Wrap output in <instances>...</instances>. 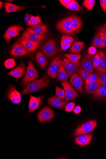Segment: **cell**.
I'll return each mask as SVG.
<instances>
[{"mask_svg":"<svg viewBox=\"0 0 106 159\" xmlns=\"http://www.w3.org/2000/svg\"><path fill=\"white\" fill-rule=\"evenodd\" d=\"M50 81L48 76L45 75L40 79L29 83L22 92L23 94L26 95L40 90L49 84Z\"/></svg>","mask_w":106,"mask_h":159,"instance_id":"obj_1","label":"cell"},{"mask_svg":"<svg viewBox=\"0 0 106 159\" xmlns=\"http://www.w3.org/2000/svg\"><path fill=\"white\" fill-rule=\"evenodd\" d=\"M39 77L38 72L32 62L29 61L25 75L21 83L23 88H24L28 83L36 80Z\"/></svg>","mask_w":106,"mask_h":159,"instance_id":"obj_2","label":"cell"},{"mask_svg":"<svg viewBox=\"0 0 106 159\" xmlns=\"http://www.w3.org/2000/svg\"><path fill=\"white\" fill-rule=\"evenodd\" d=\"M38 49L42 51L48 60L54 57L58 50L56 43L53 39L41 45Z\"/></svg>","mask_w":106,"mask_h":159,"instance_id":"obj_3","label":"cell"},{"mask_svg":"<svg viewBox=\"0 0 106 159\" xmlns=\"http://www.w3.org/2000/svg\"><path fill=\"white\" fill-rule=\"evenodd\" d=\"M97 125L95 120H90L81 125L76 129L74 136L77 137L80 135L92 132Z\"/></svg>","mask_w":106,"mask_h":159,"instance_id":"obj_4","label":"cell"},{"mask_svg":"<svg viewBox=\"0 0 106 159\" xmlns=\"http://www.w3.org/2000/svg\"><path fill=\"white\" fill-rule=\"evenodd\" d=\"M62 61V55H58L52 61L47 70V74L50 77L53 79L56 78Z\"/></svg>","mask_w":106,"mask_h":159,"instance_id":"obj_5","label":"cell"},{"mask_svg":"<svg viewBox=\"0 0 106 159\" xmlns=\"http://www.w3.org/2000/svg\"><path fill=\"white\" fill-rule=\"evenodd\" d=\"M63 64L69 77L74 73H78L79 70L81 69V62L79 63H74L66 57H64Z\"/></svg>","mask_w":106,"mask_h":159,"instance_id":"obj_6","label":"cell"},{"mask_svg":"<svg viewBox=\"0 0 106 159\" xmlns=\"http://www.w3.org/2000/svg\"><path fill=\"white\" fill-rule=\"evenodd\" d=\"M56 27L57 30L62 34H74L73 29L68 17L58 22Z\"/></svg>","mask_w":106,"mask_h":159,"instance_id":"obj_7","label":"cell"},{"mask_svg":"<svg viewBox=\"0 0 106 159\" xmlns=\"http://www.w3.org/2000/svg\"><path fill=\"white\" fill-rule=\"evenodd\" d=\"M54 117V114L52 109L48 106L44 107L39 112L38 118L41 123L49 122Z\"/></svg>","mask_w":106,"mask_h":159,"instance_id":"obj_8","label":"cell"},{"mask_svg":"<svg viewBox=\"0 0 106 159\" xmlns=\"http://www.w3.org/2000/svg\"><path fill=\"white\" fill-rule=\"evenodd\" d=\"M24 30V27L20 25H14L10 27L4 34L5 40L8 44L11 39L20 35V32Z\"/></svg>","mask_w":106,"mask_h":159,"instance_id":"obj_9","label":"cell"},{"mask_svg":"<svg viewBox=\"0 0 106 159\" xmlns=\"http://www.w3.org/2000/svg\"><path fill=\"white\" fill-rule=\"evenodd\" d=\"M62 84L65 91V98L67 103L79 96V94L75 91L67 81H63Z\"/></svg>","mask_w":106,"mask_h":159,"instance_id":"obj_10","label":"cell"},{"mask_svg":"<svg viewBox=\"0 0 106 159\" xmlns=\"http://www.w3.org/2000/svg\"><path fill=\"white\" fill-rule=\"evenodd\" d=\"M30 52L23 45L19 40L13 45L11 54V55L14 56H21L27 55Z\"/></svg>","mask_w":106,"mask_h":159,"instance_id":"obj_11","label":"cell"},{"mask_svg":"<svg viewBox=\"0 0 106 159\" xmlns=\"http://www.w3.org/2000/svg\"><path fill=\"white\" fill-rule=\"evenodd\" d=\"M25 31L28 33L41 36H45L49 32L47 26L42 23L34 26H30L26 29Z\"/></svg>","mask_w":106,"mask_h":159,"instance_id":"obj_12","label":"cell"},{"mask_svg":"<svg viewBox=\"0 0 106 159\" xmlns=\"http://www.w3.org/2000/svg\"><path fill=\"white\" fill-rule=\"evenodd\" d=\"M7 96V98L11 100L14 104H18L21 102V94L16 90L14 86L12 85L10 86Z\"/></svg>","mask_w":106,"mask_h":159,"instance_id":"obj_13","label":"cell"},{"mask_svg":"<svg viewBox=\"0 0 106 159\" xmlns=\"http://www.w3.org/2000/svg\"><path fill=\"white\" fill-rule=\"evenodd\" d=\"M69 82L75 89L81 93H83V80L79 75L76 73L72 74Z\"/></svg>","mask_w":106,"mask_h":159,"instance_id":"obj_14","label":"cell"},{"mask_svg":"<svg viewBox=\"0 0 106 159\" xmlns=\"http://www.w3.org/2000/svg\"><path fill=\"white\" fill-rule=\"evenodd\" d=\"M94 56L89 54L86 55L81 62V69L92 73Z\"/></svg>","mask_w":106,"mask_h":159,"instance_id":"obj_15","label":"cell"},{"mask_svg":"<svg viewBox=\"0 0 106 159\" xmlns=\"http://www.w3.org/2000/svg\"><path fill=\"white\" fill-rule=\"evenodd\" d=\"M25 71V65L24 63H21L17 67L9 72L8 75L16 78L18 81L19 79L23 76Z\"/></svg>","mask_w":106,"mask_h":159,"instance_id":"obj_16","label":"cell"},{"mask_svg":"<svg viewBox=\"0 0 106 159\" xmlns=\"http://www.w3.org/2000/svg\"><path fill=\"white\" fill-rule=\"evenodd\" d=\"M29 103V111L32 112L37 109L42 102V98L41 97H36L31 95H30Z\"/></svg>","mask_w":106,"mask_h":159,"instance_id":"obj_17","label":"cell"},{"mask_svg":"<svg viewBox=\"0 0 106 159\" xmlns=\"http://www.w3.org/2000/svg\"><path fill=\"white\" fill-rule=\"evenodd\" d=\"M48 103L52 107L60 109H63L67 104L66 102L55 95L51 97L48 99Z\"/></svg>","mask_w":106,"mask_h":159,"instance_id":"obj_18","label":"cell"},{"mask_svg":"<svg viewBox=\"0 0 106 159\" xmlns=\"http://www.w3.org/2000/svg\"><path fill=\"white\" fill-rule=\"evenodd\" d=\"M73 28L74 33H77L81 30L82 26V22L78 16H72L68 17Z\"/></svg>","mask_w":106,"mask_h":159,"instance_id":"obj_19","label":"cell"},{"mask_svg":"<svg viewBox=\"0 0 106 159\" xmlns=\"http://www.w3.org/2000/svg\"><path fill=\"white\" fill-rule=\"evenodd\" d=\"M93 139V135L90 134L79 136L75 139V142L78 145L84 147L90 143Z\"/></svg>","mask_w":106,"mask_h":159,"instance_id":"obj_20","label":"cell"},{"mask_svg":"<svg viewBox=\"0 0 106 159\" xmlns=\"http://www.w3.org/2000/svg\"><path fill=\"white\" fill-rule=\"evenodd\" d=\"M23 45L30 52L35 51L39 45L25 38L23 35L20 39Z\"/></svg>","mask_w":106,"mask_h":159,"instance_id":"obj_21","label":"cell"},{"mask_svg":"<svg viewBox=\"0 0 106 159\" xmlns=\"http://www.w3.org/2000/svg\"><path fill=\"white\" fill-rule=\"evenodd\" d=\"M101 85L99 78L95 82L88 84H85V92L87 94H94Z\"/></svg>","mask_w":106,"mask_h":159,"instance_id":"obj_22","label":"cell"},{"mask_svg":"<svg viewBox=\"0 0 106 159\" xmlns=\"http://www.w3.org/2000/svg\"><path fill=\"white\" fill-rule=\"evenodd\" d=\"M98 53L99 57L98 70L100 73H105L106 72V55L105 52L99 50Z\"/></svg>","mask_w":106,"mask_h":159,"instance_id":"obj_23","label":"cell"},{"mask_svg":"<svg viewBox=\"0 0 106 159\" xmlns=\"http://www.w3.org/2000/svg\"><path fill=\"white\" fill-rule=\"evenodd\" d=\"M23 35L25 38L39 45L44 39L45 36H41L34 34H31L25 31Z\"/></svg>","mask_w":106,"mask_h":159,"instance_id":"obj_24","label":"cell"},{"mask_svg":"<svg viewBox=\"0 0 106 159\" xmlns=\"http://www.w3.org/2000/svg\"><path fill=\"white\" fill-rule=\"evenodd\" d=\"M92 97L95 99H106V85H100L97 92L92 94Z\"/></svg>","mask_w":106,"mask_h":159,"instance_id":"obj_25","label":"cell"},{"mask_svg":"<svg viewBox=\"0 0 106 159\" xmlns=\"http://www.w3.org/2000/svg\"><path fill=\"white\" fill-rule=\"evenodd\" d=\"M5 12L7 13L17 11L24 9L26 8L24 7L19 6L8 2L5 3Z\"/></svg>","mask_w":106,"mask_h":159,"instance_id":"obj_26","label":"cell"},{"mask_svg":"<svg viewBox=\"0 0 106 159\" xmlns=\"http://www.w3.org/2000/svg\"><path fill=\"white\" fill-rule=\"evenodd\" d=\"M85 43L83 41H76L74 43L70 48L71 52L74 53H80L84 49Z\"/></svg>","mask_w":106,"mask_h":159,"instance_id":"obj_27","label":"cell"},{"mask_svg":"<svg viewBox=\"0 0 106 159\" xmlns=\"http://www.w3.org/2000/svg\"><path fill=\"white\" fill-rule=\"evenodd\" d=\"M68 76V75L64 66L62 61L58 71V80L59 81H67Z\"/></svg>","mask_w":106,"mask_h":159,"instance_id":"obj_28","label":"cell"},{"mask_svg":"<svg viewBox=\"0 0 106 159\" xmlns=\"http://www.w3.org/2000/svg\"><path fill=\"white\" fill-rule=\"evenodd\" d=\"M37 61L39 66L42 68H45L47 65L48 61L44 54L40 52H39L36 56Z\"/></svg>","mask_w":106,"mask_h":159,"instance_id":"obj_29","label":"cell"},{"mask_svg":"<svg viewBox=\"0 0 106 159\" xmlns=\"http://www.w3.org/2000/svg\"><path fill=\"white\" fill-rule=\"evenodd\" d=\"M93 47L99 48H104L105 46L104 44L103 40L101 37V35L98 33L94 36L92 43Z\"/></svg>","mask_w":106,"mask_h":159,"instance_id":"obj_30","label":"cell"},{"mask_svg":"<svg viewBox=\"0 0 106 159\" xmlns=\"http://www.w3.org/2000/svg\"><path fill=\"white\" fill-rule=\"evenodd\" d=\"M66 7L68 9L73 11H81L84 9L77 1L74 0H72V1Z\"/></svg>","mask_w":106,"mask_h":159,"instance_id":"obj_31","label":"cell"},{"mask_svg":"<svg viewBox=\"0 0 106 159\" xmlns=\"http://www.w3.org/2000/svg\"><path fill=\"white\" fill-rule=\"evenodd\" d=\"M41 24H42L41 21L39 16H35L31 15V18H30V21L27 23V25L30 26H33Z\"/></svg>","mask_w":106,"mask_h":159,"instance_id":"obj_32","label":"cell"},{"mask_svg":"<svg viewBox=\"0 0 106 159\" xmlns=\"http://www.w3.org/2000/svg\"><path fill=\"white\" fill-rule=\"evenodd\" d=\"M65 56L67 58L74 63H79L80 62L79 61L81 57V55L66 54Z\"/></svg>","mask_w":106,"mask_h":159,"instance_id":"obj_33","label":"cell"},{"mask_svg":"<svg viewBox=\"0 0 106 159\" xmlns=\"http://www.w3.org/2000/svg\"><path fill=\"white\" fill-rule=\"evenodd\" d=\"M73 40V38L72 37L67 35H63L62 37L61 43L65 45H71Z\"/></svg>","mask_w":106,"mask_h":159,"instance_id":"obj_34","label":"cell"},{"mask_svg":"<svg viewBox=\"0 0 106 159\" xmlns=\"http://www.w3.org/2000/svg\"><path fill=\"white\" fill-rule=\"evenodd\" d=\"M95 3V0H85L83 6L88 10H91L93 8Z\"/></svg>","mask_w":106,"mask_h":159,"instance_id":"obj_35","label":"cell"},{"mask_svg":"<svg viewBox=\"0 0 106 159\" xmlns=\"http://www.w3.org/2000/svg\"><path fill=\"white\" fill-rule=\"evenodd\" d=\"M92 73L82 69H80L78 72V74L84 81H85L89 78Z\"/></svg>","mask_w":106,"mask_h":159,"instance_id":"obj_36","label":"cell"},{"mask_svg":"<svg viewBox=\"0 0 106 159\" xmlns=\"http://www.w3.org/2000/svg\"><path fill=\"white\" fill-rule=\"evenodd\" d=\"M16 65V63L13 59H9L6 60L4 62V66L6 68L8 69H11Z\"/></svg>","mask_w":106,"mask_h":159,"instance_id":"obj_37","label":"cell"},{"mask_svg":"<svg viewBox=\"0 0 106 159\" xmlns=\"http://www.w3.org/2000/svg\"><path fill=\"white\" fill-rule=\"evenodd\" d=\"M55 94L56 96L61 99L65 98V92L64 90L60 88L58 86L56 87Z\"/></svg>","mask_w":106,"mask_h":159,"instance_id":"obj_38","label":"cell"},{"mask_svg":"<svg viewBox=\"0 0 106 159\" xmlns=\"http://www.w3.org/2000/svg\"><path fill=\"white\" fill-rule=\"evenodd\" d=\"M99 74L97 73H95L92 74L85 81V83L86 84L94 82L99 78Z\"/></svg>","mask_w":106,"mask_h":159,"instance_id":"obj_39","label":"cell"},{"mask_svg":"<svg viewBox=\"0 0 106 159\" xmlns=\"http://www.w3.org/2000/svg\"><path fill=\"white\" fill-rule=\"evenodd\" d=\"M99 79L101 85H106V72L104 73L99 72Z\"/></svg>","mask_w":106,"mask_h":159,"instance_id":"obj_40","label":"cell"},{"mask_svg":"<svg viewBox=\"0 0 106 159\" xmlns=\"http://www.w3.org/2000/svg\"><path fill=\"white\" fill-rule=\"evenodd\" d=\"M75 107L74 102H71L68 103L65 107V111L67 112H70L74 109Z\"/></svg>","mask_w":106,"mask_h":159,"instance_id":"obj_41","label":"cell"},{"mask_svg":"<svg viewBox=\"0 0 106 159\" xmlns=\"http://www.w3.org/2000/svg\"><path fill=\"white\" fill-rule=\"evenodd\" d=\"M99 61V56L97 53L95 55L93 61V67L94 68L98 67Z\"/></svg>","mask_w":106,"mask_h":159,"instance_id":"obj_42","label":"cell"},{"mask_svg":"<svg viewBox=\"0 0 106 159\" xmlns=\"http://www.w3.org/2000/svg\"><path fill=\"white\" fill-rule=\"evenodd\" d=\"M96 30L98 34L101 36L106 37V28L104 27H98Z\"/></svg>","mask_w":106,"mask_h":159,"instance_id":"obj_43","label":"cell"},{"mask_svg":"<svg viewBox=\"0 0 106 159\" xmlns=\"http://www.w3.org/2000/svg\"><path fill=\"white\" fill-rule=\"evenodd\" d=\"M97 51L96 48L94 47H90L89 49L88 53L90 55H94Z\"/></svg>","mask_w":106,"mask_h":159,"instance_id":"obj_44","label":"cell"},{"mask_svg":"<svg viewBox=\"0 0 106 159\" xmlns=\"http://www.w3.org/2000/svg\"><path fill=\"white\" fill-rule=\"evenodd\" d=\"M100 2L102 9L106 12V0H100Z\"/></svg>","mask_w":106,"mask_h":159,"instance_id":"obj_45","label":"cell"},{"mask_svg":"<svg viewBox=\"0 0 106 159\" xmlns=\"http://www.w3.org/2000/svg\"><path fill=\"white\" fill-rule=\"evenodd\" d=\"M59 1L63 6L66 7L72 1V0H60Z\"/></svg>","mask_w":106,"mask_h":159,"instance_id":"obj_46","label":"cell"},{"mask_svg":"<svg viewBox=\"0 0 106 159\" xmlns=\"http://www.w3.org/2000/svg\"><path fill=\"white\" fill-rule=\"evenodd\" d=\"M81 111V107L79 106L76 107L74 109L73 112L76 114H77L80 113Z\"/></svg>","mask_w":106,"mask_h":159,"instance_id":"obj_47","label":"cell"},{"mask_svg":"<svg viewBox=\"0 0 106 159\" xmlns=\"http://www.w3.org/2000/svg\"><path fill=\"white\" fill-rule=\"evenodd\" d=\"M30 18H31V16L29 15L28 13H26L24 18V20L26 23H27L30 20Z\"/></svg>","mask_w":106,"mask_h":159,"instance_id":"obj_48","label":"cell"},{"mask_svg":"<svg viewBox=\"0 0 106 159\" xmlns=\"http://www.w3.org/2000/svg\"><path fill=\"white\" fill-rule=\"evenodd\" d=\"M71 46V45L67 46L61 44L62 48L64 50L68 49L70 48Z\"/></svg>","mask_w":106,"mask_h":159,"instance_id":"obj_49","label":"cell"},{"mask_svg":"<svg viewBox=\"0 0 106 159\" xmlns=\"http://www.w3.org/2000/svg\"><path fill=\"white\" fill-rule=\"evenodd\" d=\"M105 47H106V37L101 35Z\"/></svg>","mask_w":106,"mask_h":159,"instance_id":"obj_50","label":"cell"},{"mask_svg":"<svg viewBox=\"0 0 106 159\" xmlns=\"http://www.w3.org/2000/svg\"><path fill=\"white\" fill-rule=\"evenodd\" d=\"M0 3H1V5H0V7H1V8H2L3 7V6H4V4H3V3L2 2H0Z\"/></svg>","mask_w":106,"mask_h":159,"instance_id":"obj_51","label":"cell"},{"mask_svg":"<svg viewBox=\"0 0 106 159\" xmlns=\"http://www.w3.org/2000/svg\"><path fill=\"white\" fill-rule=\"evenodd\" d=\"M102 27H104V28H106V23H105V24H104L103 26H102Z\"/></svg>","mask_w":106,"mask_h":159,"instance_id":"obj_52","label":"cell"},{"mask_svg":"<svg viewBox=\"0 0 106 159\" xmlns=\"http://www.w3.org/2000/svg\"></svg>","mask_w":106,"mask_h":159,"instance_id":"obj_53","label":"cell"}]
</instances>
